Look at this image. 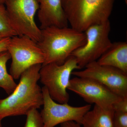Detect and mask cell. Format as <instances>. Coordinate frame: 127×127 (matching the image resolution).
Returning a JSON list of instances; mask_svg holds the SVG:
<instances>
[{"label":"cell","mask_w":127,"mask_h":127,"mask_svg":"<svg viewBox=\"0 0 127 127\" xmlns=\"http://www.w3.org/2000/svg\"><path fill=\"white\" fill-rule=\"evenodd\" d=\"M114 111L94 105L83 116L81 125L83 127H113Z\"/></svg>","instance_id":"13"},{"label":"cell","mask_w":127,"mask_h":127,"mask_svg":"<svg viewBox=\"0 0 127 127\" xmlns=\"http://www.w3.org/2000/svg\"><path fill=\"white\" fill-rule=\"evenodd\" d=\"M11 57L7 51L0 52V88L10 95L17 86L14 79L8 72L7 63Z\"/></svg>","instance_id":"14"},{"label":"cell","mask_w":127,"mask_h":127,"mask_svg":"<svg viewBox=\"0 0 127 127\" xmlns=\"http://www.w3.org/2000/svg\"><path fill=\"white\" fill-rule=\"evenodd\" d=\"M78 70L80 68L76 58L71 56L62 65L51 63L42 65L39 80L53 100L58 103H67L69 95L67 90L71 75L73 71Z\"/></svg>","instance_id":"4"},{"label":"cell","mask_w":127,"mask_h":127,"mask_svg":"<svg viewBox=\"0 0 127 127\" xmlns=\"http://www.w3.org/2000/svg\"><path fill=\"white\" fill-rule=\"evenodd\" d=\"M111 25L109 20L103 23L93 25L84 32L86 41L71 56L76 58L80 69L88 64L96 61L112 45L109 38Z\"/></svg>","instance_id":"7"},{"label":"cell","mask_w":127,"mask_h":127,"mask_svg":"<svg viewBox=\"0 0 127 127\" xmlns=\"http://www.w3.org/2000/svg\"><path fill=\"white\" fill-rule=\"evenodd\" d=\"M38 18L41 30L51 26L68 27V22L62 6L61 0H37Z\"/></svg>","instance_id":"11"},{"label":"cell","mask_w":127,"mask_h":127,"mask_svg":"<svg viewBox=\"0 0 127 127\" xmlns=\"http://www.w3.org/2000/svg\"><path fill=\"white\" fill-rule=\"evenodd\" d=\"M0 34L5 37H11L17 35L10 23L4 4H0Z\"/></svg>","instance_id":"15"},{"label":"cell","mask_w":127,"mask_h":127,"mask_svg":"<svg viewBox=\"0 0 127 127\" xmlns=\"http://www.w3.org/2000/svg\"><path fill=\"white\" fill-rule=\"evenodd\" d=\"M67 89L86 102L103 108L113 109L114 104L122 98L99 82L89 78L75 77L71 79Z\"/></svg>","instance_id":"9"},{"label":"cell","mask_w":127,"mask_h":127,"mask_svg":"<svg viewBox=\"0 0 127 127\" xmlns=\"http://www.w3.org/2000/svg\"><path fill=\"white\" fill-rule=\"evenodd\" d=\"M97 62L102 65L117 68L127 74V43L116 42L112 43L109 49Z\"/></svg>","instance_id":"12"},{"label":"cell","mask_w":127,"mask_h":127,"mask_svg":"<svg viewBox=\"0 0 127 127\" xmlns=\"http://www.w3.org/2000/svg\"><path fill=\"white\" fill-rule=\"evenodd\" d=\"M113 127H127V112L114 111Z\"/></svg>","instance_id":"17"},{"label":"cell","mask_w":127,"mask_h":127,"mask_svg":"<svg viewBox=\"0 0 127 127\" xmlns=\"http://www.w3.org/2000/svg\"><path fill=\"white\" fill-rule=\"evenodd\" d=\"M43 98V108L40 114L43 127H55L68 121H73L81 124L83 116L91 109V104L74 107L67 103H60L53 100L47 89L42 88Z\"/></svg>","instance_id":"8"},{"label":"cell","mask_w":127,"mask_h":127,"mask_svg":"<svg viewBox=\"0 0 127 127\" xmlns=\"http://www.w3.org/2000/svg\"><path fill=\"white\" fill-rule=\"evenodd\" d=\"M5 38V37H4L1 34H0V40H2V39H3V38Z\"/></svg>","instance_id":"22"},{"label":"cell","mask_w":127,"mask_h":127,"mask_svg":"<svg viewBox=\"0 0 127 127\" xmlns=\"http://www.w3.org/2000/svg\"><path fill=\"white\" fill-rule=\"evenodd\" d=\"M61 124V127H83L81 124L73 121L65 122Z\"/></svg>","instance_id":"20"},{"label":"cell","mask_w":127,"mask_h":127,"mask_svg":"<svg viewBox=\"0 0 127 127\" xmlns=\"http://www.w3.org/2000/svg\"><path fill=\"white\" fill-rule=\"evenodd\" d=\"M5 1V0H0V4H4Z\"/></svg>","instance_id":"21"},{"label":"cell","mask_w":127,"mask_h":127,"mask_svg":"<svg viewBox=\"0 0 127 127\" xmlns=\"http://www.w3.org/2000/svg\"><path fill=\"white\" fill-rule=\"evenodd\" d=\"M112 108L114 111L127 112V97L122 98L114 104Z\"/></svg>","instance_id":"18"},{"label":"cell","mask_w":127,"mask_h":127,"mask_svg":"<svg viewBox=\"0 0 127 127\" xmlns=\"http://www.w3.org/2000/svg\"><path fill=\"white\" fill-rule=\"evenodd\" d=\"M11 37H5L0 40V52L7 51Z\"/></svg>","instance_id":"19"},{"label":"cell","mask_w":127,"mask_h":127,"mask_svg":"<svg viewBox=\"0 0 127 127\" xmlns=\"http://www.w3.org/2000/svg\"><path fill=\"white\" fill-rule=\"evenodd\" d=\"M7 51L11 59L10 74L14 79L20 78L32 66L42 65L45 62V55L37 42L26 36L11 37Z\"/></svg>","instance_id":"6"},{"label":"cell","mask_w":127,"mask_h":127,"mask_svg":"<svg viewBox=\"0 0 127 127\" xmlns=\"http://www.w3.org/2000/svg\"><path fill=\"white\" fill-rule=\"evenodd\" d=\"M41 37L37 42L45 55L44 63L63 64L72 53L86 41L84 32L68 27L51 26L41 30Z\"/></svg>","instance_id":"2"},{"label":"cell","mask_w":127,"mask_h":127,"mask_svg":"<svg viewBox=\"0 0 127 127\" xmlns=\"http://www.w3.org/2000/svg\"><path fill=\"white\" fill-rule=\"evenodd\" d=\"M1 119H0V127H2V124H1Z\"/></svg>","instance_id":"23"},{"label":"cell","mask_w":127,"mask_h":127,"mask_svg":"<svg viewBox=\"0 0 127 127\" xmlns=\"http://www.w3.org/2000/svg\"><path fill=\"white\" fill-rule=\"evenodd\" d=\"M26 116V120L23 127H43L40 113L37 109L31 110Z\"/></svg>","instance_id":"16"},{"label":"cell","mask_w":127,"mask_h":127,"mask_svg":"<svg viewBox=\"0 0 127 127\" xmlns=\"http://www.w3.org/2000/svg\"><path fill=\"white\" fill-rule=\"evenodd\" d=\"M42 65H34L24 72L14 91L7 97L0 99V119L26 115L43 105L42 88L38 84Z\"/></svg>","instance_id":"1"},{"label":"cell","mask_w":127,"mask_h":127,"mask_svg":"<svg viewBox=\"0 0 127 127\" xmlns=\"http://www.w3.org/2000/svg\"><path fill=\"white\" fill-rule=\"evenodd\" d=\"M115 0H61L71 27L84 32L93 25L108 20Z\"/></svg>","instance_id":"3"},{"label":"cell","mask_w":127,"mask_h":127,"mask_svg":"<svg viewBox=\"0 0 127 127\" xmlns=\"http://www.w3.org/2000/svg\"><path fill=\"white\" fill-rule=\"evenodd\" d=\"M82 70L73 71L78 77L92 78L121 97H127V74L117 68L102 65L97 61L88 64Z\"/></svg>","instance_id":"10"},{"label":"cell","mask_w":127,"mask_h":127,"mask_svg":"<svg viewBox=\"0 0 127 127\" xmlns=\"http://www.w3.org/2000/svg\"><path fill=\"white\" fill-rule=\"evenodd\" d=\"M4 5L10 23L17 35L26 36L39 42L41 31L35 18L39 8L37 0H5Z\"/></svg>","instance_id":"5"}]
</instances>
